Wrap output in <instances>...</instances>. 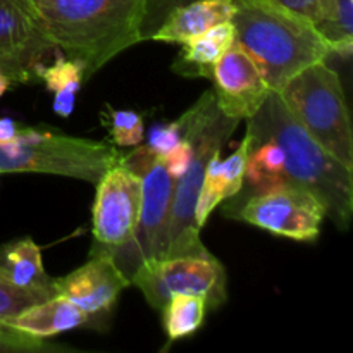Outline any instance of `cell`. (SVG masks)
<instances>
[{
  "instance_id": "6da1fadb",
  "label": "cell",
  "mask_w": 353,
  "mask_h": 353,
  "mask_svg": "<svg viewBox=\"0 0 353 353\" xmlns=\"http://www.w3.org/2000/svg\"><path fill=\"white\" fill-rule=\"evenodd\" d=\"M43 37L78 61L85 79L145 40L150 0H30Z\"/></svg>"
},
{
  "instance_id": "7a4b0ae2",
  "label": "cell",
  "mask_w": 353,
  "mask_h": 353,
  "mask_svg": "<svg viewBox=\"0 0 353 353\" xmlns=\"http://www.w3.org/2000/svg\"><path fill=\"white\" fill-rule=\"evenodd\" d=\"M254 138H271L281 147L288 185L307 190L319 199L340 230H348L353 216V171L321 147L292 116L278 92L272 90L261 109L247 119Z\"/></svg>"
},
{
  "instance_id": "3957f363",
  "label": "cell",
  "mask_w": 353,
  "mask_h": 353,
  "mask_svg": "<svg viewBox=\"0 0 353 353\" xmlns=\"http://www.w3.org/2000/svg\"><path fill=\"white\" fill-rule=\"evenodd\" d=\"M234 2V41L250 55L274 92L300 71L331 55L326 40L312 24L264 0Z\"/></svg>"
},
{
  "instance_id": "277c9868",
  "label": "cell",
  "mask_w": 353,
  "mask_h": 353,
  "mask_svg": "<svg viewBox=\"0 0 353 353\" xmlns=\"http://www.w3.org/2000/svg\"><path fill=\"white\" fill-rule=\"evenodd\" d=\"M179 123L181 130L192 137L193 155L181 178L176 179L164 257L209 255L195 224L196 199L210 157L223 150L240 121L228 117L209 90L179 117Z\"/></svg>"
},
{
  "instance_id": "5b68a950",
  "label": "cell",
  "mask_w": 353,
  "mask_h": 353,
  "mask_svg": "<svg viewBox=\"0 0 353 353\" xmlns=\"http://www.w3.org/2000/svg\"><path fill=\"white\" fill-rule=\"evenodd\" d=\"M119 159L107 141L21 126L16 140L0 145V174L38 172L97 183Z\"/></svg>"
},
{
  "instance_id": "8992f818",
  "label": "cell",
  "mask_w": 353,
  "mask_h": 353,
  "mask_svg": "<svg viewBox=\"0 0 353 353\" xmlns=\"http://www.w3.org/2000/svg\"><path fill=\"white\" fill-rule=\"evenodd\" d=\"M278 93L310 137L353 171L352 121L338 72L319 61L293 76Z\"/></svg>"
},
{
  "instance_id": "52a82bcc",
  "label": "cell",
  "mask_w": 353,
  "mask_h": 353,
  "mask_svg": "<svg viewBox=\"0 0 353 353\" xmlns=\"http://www.w3.org/2000/svg\"><path fill=\"white\" fill-rule=\"evenodd\" d=\"M130 285L140 288L147 302L157 310L178 293L203 296L209 310L219 309L228 300L226 271L212 254L143 262L131 276Z\"/></svg>"
},
{
  "instance_id": "ba28073f",
  "label": "cell",
  "mask_w": 353,
  "mask_h": 353,
  "mask_svg": "<svg viewBox=\"0 0 353 353\" xmlns=\"http://www.w3.org/2000/svg\"><path fill=\"white\" fill-rule=\"evenodd\" d=\"M226 214L295 241H316L326 217L316 195L292 185L247 196L245 203L228 207Z\"/></svg>"
},
{
  "instance_id": "9c48e42d",
  "label": "cell",
  "mask_w": 353,
  "mask_h": 353,
  "mask_svg": "<svg viewBox=\"0 0 353 353\" xmlns=\"http://www.w3.org/2000/svg\"><path fill=\"white\" fill-rule=\"evenodd\" d=\"M174 185L176 179L161 159L152 162L141 174V210L133 238L124 247L105 250L112 255L128 281L143 262L164 257Z\"/></svg>"
},
{
  "instance_id": "30bf717a",
  "label": "cell",
  "mask_w": 353,
  "mask_h": 353,
  "mask_svg": "<svg viewBox=\"0 0 353 353\" xmlns=\"http://www.w3.org/2000/svg\"><path fill=\"white\" fill-rule=\"evenodd\" d=\"M97 185L93 202L95 248L116 250L133 238L141 210V176L121 162L110 165Z\"/></svg>"
},
{
  "instance_id": "8fae6325",
  "label": "cell",
  "mask_w": 353,
  "mask_h": 353,
  "mask_svg": "<svg viewBox=\"0 0 353 353\" xmlns=\"http://www.w3.org/2000/svg\"><path fill=\"white\" fill-rule=\"evenodd\" d=\"M54 45L43 37L30 0H0V69L10 83L40 79Z\"/></svg>"
},
{
  "instance_id": "7c38bea8",
  "label": "cell",
  "mask_w": 353,
  "mask_h": 353,
  "mask_svg": "<svg viewBox=\"0 0 353 353\" xmlns=\"http://www.w3.org/2000/svg\"><path fill=\"white\" fill-rule=\"evenodd\" d=\"M210 79L217 107L240 123L250 119L272 92L261 69L236 41L217 62Z\"/></svg>"
},
{
  "instance_id": "4fadbf2b",
  "label": "cell",
  "mask_w": 353,
  "mask_h": 353,
  "mask_svg": "<svg viewBox=\"0 0 353 353\" xmlns=\"http://www.w3.org/2000/svg\"><path fill=\"white\" fill-rule=\"evenodd\" d=\"M126 276L105 250L93 248L92 259L64 278L55 279V293L71 300L88 317L109 314L124 288Z\"/></svg>"
},
{
  "instance_id": "5bb4252c",
  "label": "cell",
  "mask_w": 353,
  "mask_h": 353,
  "mask_svg": "<svg viewBox=\"0 0 353 353\" xmlns=\"http://www.w3.org/2000/svg\"><path fill=\"white\" fill-rule=\"evenodd\" d=\"M250 141V133L247 131L233 154L228 155L226 159H221V152H217L210 157L195 207V224L199 230L205 226L210 214L219 203L240 195L243 190L245 165H247Z\"/></svg>"
},
{
  "instance_id": "9a60e30c",
  "label": "cell",
  "mask_w": 353,
  "mask_h": 353,
  "mask_svg": "<svg viewBox=\"0 0 353 353\" xmlns=\"http://www.w3.org/2000/svg\"><path fill=\"white\" fill-rule=\"evenodd\" d=\"M234 10V0H190L172 7L150 38L164 43L183 45L203 31L231 21Z\"/></svg>"
},
{
  "instance_id": "2e32d148",
  "label": "cell",
  "mask_w": 353,
  "mask_h": 353,
  "mask_svg": "<svg viewBox=\"0 0 353 353\" xmlns=\"http://www.w3.org/2000/svg\"><path fill=\"white\" fill-rule=\"evenodd\" d=\"M88 314L65 296L57 295L33 303L10 317L6 326L38 338H50L88 324Z\"/></svg>"
},
{
  "instance_id": "e0dca14e",
  "label": "cell",
  "mask_w": 353,
  "mask_h": 353,
  "mask_svg": "<svg viewBox=\"0 0 353 353\" xmlns=\"http://www.w3.org/2000/svg\"><path fill=\"white\" fill-rule=\"evenodd\" d=\"M0 271L21 288L55 295V279L45 271L40 247L31 238H21L0 248Z\"/></svg>"
},
{
  "instance_id": "ac0fdd59",
  "label": "cell",
  "mask_w": 353,
  "mask_h": 353,
  "mask_svg": "<svg viewBox=\"0 0 353 353\" xmlns=\"http://www.w3.org/2000/svg\"><path fill=\"white\" fill-rule=\"evenodd\" d=\"M234 43V26L231 21L221 23L199 37L183 43L179 57L172 68L179 74L212 78V71L228 48Z\"/></svg>"
},
{
  "instance_id": "d6986e66",
  "label": "cell",
  "mask_w": 353,
  "mask_h": 353,
  "mask_svg": "<svg viewBox=\"0 0 353 353\" xmlns=\"http://www.w3.org/2000/svg\"><path fill=\"white\" fill-rule=\"evenodd\" d=\"M250 140L243 179V185L247 183L248 186L247 196L288 185L285 155H283L281 147L271 138H255L254 140L250 137Z\"/></svg>"
},
{
  "instance_id": "ffe728a7",
  "label": "cell",
  "mask_w": 353,
  "mask_h": 353,
  "mask_svg": "<svg viewBox=\"0 0 353 353\" xmlns=\"http://www.w3.org/2000/svg\"><path fill=\"white\" fill-rule=\"evenodd\" d=\"M85 68L61 52H55L54 61L41 68L40 81H43L45 86L54 93L52 109L57 116L65 119L74 112L76 97L81 90Z\"/></svg>"
},
{
  "instance_id": "44dd1931",
  "label": "cell",
  "mask_w": 353,
  "mask_h": 353,
  "mask_svg": "<svg viewBox=\"0 0 353 353\" xmlns=\"http://www.w3.org/2000/svg\"><path fill=\"white\" fill-rule=\"evenodd\" d=\"M161 312L169 341H178L192 336L202 327L209 307L203 296L178 293L162 305Z\"/></svg>"
},
{
  "instance_id": "7402d4cb",
  "label": "cell",
  "mask_w": 353,
  "mask_h": 353,
  "mask_svg": "<svg viewBox=\"0 0 353 353\" xmlns=\"http://www.w3.org/2000/svg\"><path fill=\"white\" fill-rule=\"evenodd\" d=\"M331 54L350 59L353 50V0H334L331 16L316 28Z\"/></svg>"
},
{
  "instance_id": "603a6c76",
  "label": "cell",
  "mask_w": 353,
  "mask_h": 353,
  "mask_svg": "<svg viewBox=\"0 0 353 353\" xmlns=\"http://www.w3.org/2000/svg\"><path fill=\"white\" fill-rule=\"evenodd\" d=\"M103 126L109 128V140L114 147H137L145 138L143 117L134 110H119L105 105Z\"/></svg>"
},
{
  "instance_id": "cb8c5ba5",
  "label": "cell",
  "mask_w": 353,
  "mask_h": 353,
  "mask_svg": "<svg viewBox=\"0 0 353 353\" xmlns=\"http://www.w3.org/2000/svg\"><path fill=\"white\" fill-rule=\"evenodd\" d=\"M54 295H47V293L34 292V290L21 288V286L14 285L2 271H0V330H6V324L10 317L19 314L26 307L33 305V303L47 300Z\"/></svg>"
},
{
  "instance_id": "d4e9b609",
  "label": "cell",
  "mask_w": 353,
  "mask_h": 353,
  "mask_svg": "<svg viewBox=\"0 0 353 353\" xmlns=\"http://www.w3.org/2000/svg\"><path fill=\"white\" fill-rule=\"evenodd\" d=\"M276 9L290 14V16L312 24L314 28L321 26L334 9V0H264Z\"/></svg>"
},
{
  "instance_id": "484cf974",
  "label": "cell",
  "mask_w": 353,
  "mask_h": 353,
  "mask_svg": "<svg viewBox=\"0 0 353 353\" xmlns=\"http://www.w3.org/2000/svg\"><path fill=\"white\" fill-rule=\"evenodd\" d=\"M40 352H72V348L48 343L45 338L31 336L21 331L6 327L0 330V353H40Z\"/></svg>"
},
{
  "instance_id": "4316f807",
  "label": "cell",
  "mask_w": 353,
  "mask_h": 353,
  "mask_svg": "<svg viewBox=\"0 0 353 353\" xmlns=\"http://www.w3.org/2000/svg\"><path fill=\"white\" fill-rule=\"evenodd\" d=\"M179 140H181V123L178 119L174 123L159 124V126L152 128L147 143H145V148L155 159H159L169 154Z\"/></svg>"
},
{
  "instance_id": "83f0119b",
  "label": "cell",
  "mask_w": 353,
  "mask_h": 353,
  "mask_svg": "<svg viewBox=\"0 0 353 353\" xmlns=\"http://www.w3.org/2000/svg\"><path fill=\"white\" fill-rule=\"evenodd\" d=\"M186 2H188V0H186ZM179 3H185V0H150L147 21L150 19V17H159V16H162V19H164L165 14H168L172 7L179 6Z\"/></svg>"
},
{
  "instance_id": "f1b7e54d",
  "label": "cell",
  "mask_w": 353,
  "mask_h": 353,
  "mask_svg": "<svg viewBox=\"0 0 353 353\" xmlns=\"http://www.w3.org/2000/svg\"><path fill=\"white\" fill-rule=\"evenodd\" d=\"M9 86H10V79L7 78V76L2 72V69H0V97L9 90Z\"/></svg>"
}]
</instances>
